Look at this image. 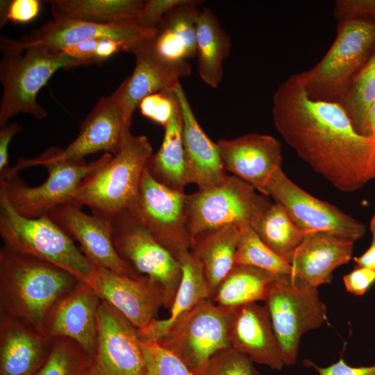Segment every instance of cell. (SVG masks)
Segmentation results:
<instances>
[{
    "label": "cell",
    "instance_id": "obj_1",
    "mask_svg": "<svg viewBox=\"0 0 375 375\" xmlns=\"http://www.w3.org/2000/svg\"><path fill=\"white\" fill-rule=\"evenodd\" d=\"M272 112L285 143L338 190L352 192L374 178V138L356 131L340 103L310 97L297 74L278 87Z\"/></svg>",
    "mask_w": 375,
    "mask_h": 375
},
{
    "label": "cell",
    "instance_id": "obj_13",
    "mask_svg": "<svg viewBox=\"0 0 375 375\" xmlns=\"http://www.w3.org/2000/svg\"><path fill=\"white\" fill-rule=\"evenodd\" d=\"M267 195L283 207L305 233H324L355 243L366 232L363 223L308 194L290 180L282 167L269 179Z\"/></svg>",
    "mask_w": 375,
    "mask_h": 375
},
{
    "label": "cell",
    "instance_id": "obj_18",
    "mask_svg": "<svg viewBox=\"0 0 375 375\" xmlns=\"http://www.w3.org/2000/svg\"><path fill=\"white\" fill-rule=\"evenodd\" d=\"M53 19L41 28L19 40L23 47L44 45L53 51L96 38H110L126 44H134L153 35L155 29L138 24H101L69 18L51 8Z\"/></svg>",
    "mask_w": 375,
    "mask_h": 375
},
{
    "label": "cell",
    "instance_id": "obj_44",
    "mask_svg": "<svg viewBox=\"0 0 375 375\" xmlns=\"http://www.w3.org/2000/svg\"><path fill=\"white\" fill-rule=\"evenodd\" d=\"M309 365L317 370L319 375H375V365L368 367H352L347 365L342 358L326 367H319L310 362Z\"/></svg>",
    "mask_w": 375,
    "mask_h": 375
},
{
    "label": "cell",
    "instance_id": "obj_16",
    "mask_svg": "<svg viewBox=\"0 0 375 375\" xmlns=\"http://www.w3.org/2000/svg\"><path fill=\"white\" fill-rule=\"evenodd\" d=\"M101 300L106 301L137 329L157 319L164 307V294L157 283L147 276L135 278L94 265L88 283Z\"/></svg>",
    "mask_w": 375,
    "mask_h": 375
},
{
    "label": "cell",
    "instance_id": "obj_17",
    "mask_svg": "<svg viewBox=\"0 0 375 375\" xmlns=\"http://www.w3.org/2000/svg\"><path fill=\"white\" fill-rule=\"evenodd\" d=\"M48 216L79 242L81 251L94 265L135 278L143 276L135 272L116 250L112 219L86 214L74 202L58 207Z\"/></svg>",
    "mask_w": 375,
    "mask_h": 375
},
{
    "label": "cell",
    "instance_id": "obj_2",
    "mask_svg": "<svg viewBox=\"0 0 375 375\" xmlns=\"http://www.w3.org/2000/svg\"><path fill=\"white\" fill-rule=\"evenodd\" d=\"M82 281L47 261L0 249V315L15 318L44 335L56 306Z\"/></svg>",
    "mask_w": 375,
    "mask_h": 375
},
{
    "label": "cell",
    "instance_id": "obj_8",
    "mask_svg": "<svg viewBox=\"0 0 375 375\" xmlns=\"http://www.w3.org/2000/svg\"><path fill=\"white\" fill-rule=\"evenodd\" d=\"M268 197L235 176H228L213 188L187 194L192 244L200 235L222 227H253L272 204Z\"/></svg>",
    "mask_w": 375,
    "mask_h": 375
},
{
    "label": "cell",
    "instance_id": "obj_33",
    "mask_svg": "<svg viewBox=\"0 0 375 375\" xmlns=\"http://www.w3.org/2000/svg\"><path fill=\"white\" fill-rule=\"evenodd\" d=\"M252 228L260 239L290 264L306 233L277 203H272Z\"/></svg>",
    "mask_w": 375,
    "mask_h": 375
},
{
    "label": "cell",
    "instance_id": "obj_40",
    "mask_svg": "<svg viewBox=\"0 0 375 375\" xmlns=\"http://www.w3.org/2000/svg\"><path fill=\"white\" fill-rule=\"evenodd\" d=\"M40 8L38 0L1 1V26L8 21L28 23L38 17Z\"/></svg>",
    "mask_w": 375,
    "mask_h": 375
},
{
    "label": "cell",
    "instance_id": "obj_19",
    "mask_svg": "<svg viewBox=\"0 0 375 375\" xmlns=\"http://www.w3.org/2000/svg\"><path fill=\"white\" fill-rule=\"evenodd\" d=\"M226 169L267 195V185L281 168L282 148L273 136L251 133L217 142ZM268 197V196H267Z\"/></svg>",
    "mask_w": 375,
    "mask_h": 375
},
{
    "label": "cell",
    "instance_id": "obj_11",
    "mask_svg": "<svg viewBox=\"0 0 375 375\" xmlns=\"http://www.w3.org/2000/svg\"><path fill=\"white\" fill-rule=\"evenodd\" d=\"M186 198L184 192L171 189L156 180L146 167L137 197L126 209L178 259L192 248Z\"/></svg>",
    "mask_w": 375,
    "mask_h": 375
},
{
    "label": "cell",
    "instance_id": "obj_27",
    "mask_svg": "<svg viewBox=\"0 0 375 375\" xmlns=\"http://www.w3.org/2000/svg\"><path fill=\"white\" fill-rule=\"evenodd\" d=\"M201 1L185 0L169 10L149 38L152 49L162 59L181 62L196 56V29Z\"/></svg>",
    "mask_w": 375,
    "mask_h": 375
},
{
    "label": "cell",
    "instance_id": "obj_14",
    "mask_svg": "<svg viewBox=\"0 0 375 375\" xmlns=\"http://www.w3.org/2000/svg\"><path fill=\"white\" fill-rule=\"evenodd\" d=\"M131 123L125 117L122 85L109 96L101 97L82 122L79 134L65 149L50 148L40 157L52 160L84 162L88 155L100 151L115 155Z\"/></svg>",
    "mask_w": 375,
    "mask_h": 375
},
{
    "label": "cell",
    "instance_id": "obj_25",
    "mask_svg": "<svg viewBox=\"0 0 375 375\" xmlns=\"http://www.w3.org/2000/svg\"><path fill=\"white\" fill-rule=\"evenodd\" d=\"M51 346V339L15 318L0 315V375H36Z\"/></svg>",
    "mask_w": 375,
    "mask_h": 375
},
{
    "label": "cell",
    "instance_id": "obj_43",
    "mask_svg": "<svg viewBox=\"0 0 375 375\" xmlns=\"http://www.w3.org/2000/svg\"><path fill=\"white\" fill-rule=\"evenodd\" d=\"M343 281L349 292L357 296L363 295L375 282V269L357 266L344 276Z\"/></svg>",
    "mask_w": 375,
    "mask_h": 375
},
{
    "label": "cell",
    "instance_id": "obj_20",
    "mask_svg": "<svg viewBox=\"0 0 375 375\" xmlns=\"http://www.w3.org/2000/svg\"><path fill=\"white\" fill-rule=\"evenodd\" d=\"M149 38L134 44L128 51L134 55L135 65L131 75L121 84L124 112L129 123L144 97L174 90L180 78L189 76L191 72L186 61L173 62L160 58L152 49Z\"/></svg>",
    "mask_w": 375,
    "mask_h": 375
},
{
    "label": "cell",
    "instance_id": "obj_6",
    "mask_svg": "<svg viewBox=\"0 0 375 375\" xmlns=\"http://www.w3.org/2000/svg\"><path fill=\"white\" fill-rule=\"evenodd\" d=\"M0 235L3 246L56 265L83 281H90L94 265L73 238L50 217L18 214L0 189Z\"/></svg>",
    "mask_w": 375,
    "mask_h": 375
},
{
    "label": "cell",
    "instance_id": "obj_3",
    "mask_svg": "<svg viewBox=\"0 0 375 375\" xmlns=\"http://www.w3.org/2000/svg\"><path fill=\"white\" fill-rule=\"evenodd\" d=\"M105 153L99 159L73 162L40 158H20L0 176V189L13 209L28 218L48 216L60 206L73 202L81 183L111 158Z\"/></svg>",
    "mask_w": 375,
    "mask_h": 375
},
{
    "label": "cell",
    "instance_id": "obj_12",
    "mask_svg": "<svg viewBox=\"0 0 375 375\" xmlns=\"http://www.w3.org/2000/svg\"><path fill=\"white\" fill-rule=\"evenodd\" d=\"M230 317V312L206 300L158 343L177 356L195 375H201L215 354L231 347Z\"/></svg>",
    "mask_w": 375,
    "mask_h": 375
},
{
    "label": "cell",
    "instance_id": "obj_48",
    "mask_svg": "<svg viewBox=\"0 0 375 375\" xmlns=\"http://www.w3.org/2000/svg\"><path fill=\"white\" fill-rule=\"evenodd\" d=\"M373 137H374V139H375V134H374V135ZM374 178H375V175H374Z\"/></svg>",
    "mask_w": 375,
    "mask_h": 375
},
{
    "label": "cell",
    "instance_id": "obj_34",
    "mask_svg": "<svg viewBox=\"0 0 375 375\" xmlns=\"http://www.w3.org/2000/svg\"><path fill=\"white\" fill-rule=\"evenodd\" d=\"M375 100V51L352 78L339 103L361 134L367 113Z\"/></svg>",
    "mask_w": 375,
    "mask_h": 375
},
{
    "label": "cell",
    "instance_id": "obj_37",
    "mask_svg": "<svg viewBox=\"0 0 375 375\" xmlns=\"http://www.w3.org/2000/svg\"><path fill=\"white\" fill-rule=\"evenodd\" d=\"M145 375H195L174 353L158 342L142 343Z\"/></svg>",
    "mask_w": 375,
    "mask_h": 375
},
{
    "label": "cell",
    "instance_id": "obj_5",
    "mask_svg": "<svg viewBox=\"0 0 375 375\" xmlns=\"http://www.w3.org/2000/svg\"><path fill=\"white\" fill-rule=\"evenodd\" d=\"M152 154L145 135L128 133L118 152L81 183L73 202L88 207L94 215L112 219L133 203Z\"/></svg>",
    "mask_w": 375,
    "mask_h": 375
},
{
    "label": "cell",
    "instance_id": "obj_4",
    "mask_svg": "<svg viewBox=\"0 0 375 375\" xmlns=\"http://www.w3.org/2000/svg\"><path fill=\"white\" fill-rule=\"evenodd\" d=\"M0 49L1 128L19 113L37 119L47 117V111L37 101L40 90L60 69L84 65L63 51H53L44 45L23 47L19 40L5 36L0 38Z\"/></svg>",
    "mask_w": 375,
    "mask_h": 375
},
{
    "label": "cell",
    "instance_id": "obj_32",
    "mask_svg": "<svg viewBox=\"0 0 375 375\" xmlns=\"http://www.w3.org/2000/svg\"><path fill=\"white\" fill-rule=\"evenodd\" d=\"M51 8L69 18L101 24H140L141 0H56Z\"/></svg>",
    "mask_w": 375,
    "mask_h": 375
},
{
    "label": "cell",
    "instance_id": "obj_38",
    "mask_svg": "<svg viewBox=\"0 0 375 375\" xmlns=\"http://www.w3.org/2000/svg\"><path fill=\"white\" fill-rule=\"evenodd\" d=\"M201 375H258L251 360L232 347L215 354Z\"/></svg>",
    "mask_w": 375,
    "mask_h": 375
},
{
    "label": "cell",
    "instance_id": "obj_21",
    "mask_svg": "<svg viewBox=\"0 0 375 375\" xmlns=\"http://www.w3.org/2000/svg\"><path fill=\"white\" fill-rule=\"evenodd\" d=\"M100 303L101 299L92 287L82 281L50 315L45 337L51 340L71 339L94 358L97 346Z\"/></svg>",
    "mask_w": 375,
    "mask_h": 375
},
{
    "label": "cell",
    "instance_id": "obj_24",
    "mask_svg": "<svg viewBox=\"0 0 375 375\" xmlns=\"http://www.w3.org/2000/svg\"><path fill=\"white\" fill-rule=\"evenodd\" d=\"M353 244L324 233H306L292 257L290 275L315 288L329 283L333 272L351 259Z\"/></svg>",
    "mask_w": 375,
    "mask_h": 375
},
{
    "label": "cell",
    "instance_id": "obj_42",
    "mask_svg": "<svg viewBox=\"0 0 375 375\" xmlns=\"http://www.w3.org/2000/svg\"><path fill=\"white\" fill-rule=\"evenodd\" d=\"M185 0H149L145 1L140 24L149 29H155L163 17L172 8Z\"/></svg>",
    "mask_w": 375,
    "mask_h": 375
},
{
    "label": "cell",
    "instance_id": "obj_45",
    "mask_svg": "<svg viewBox=\"0 0 375 375\" xmlns=\"http://www.w3.org/2000/svg\"><path fill=\"white\" fill-rule=\"evenodd\" d=\"M21 125L12 122L7 124L0 130V174L10 167L8 165V149L12 138L22 130Z\"/></svg>",
    "mask_w": 375,
    "mask_h": 375
},
{
    "label": "cell",
    "instance_id": "obj_9",
    "mask_svg": "<svg viewBox=\"0 0 375 375\" xmlns=\"http://www.w3.org/2000/svg\"><path fill=\"white\" fill-rule=\"evenodd\" d=\"M285 365H293L301 338L327 319L317 288L290 275L278 276L265 300Z\"/></svg>",
    "mask_w": 375,
    "mask_h": 375
},
{
    "label": "cell",
    "instance_id": "obj_39",
    "mask_svg": "<svg viewBox=\"0 0 375 375\" xmlns=\"http://www.w3.org/2000/svg\"><path fill=\"white\" fill-rule=\"evenodd\" d=\"M176 101L174 90L160 92L144 97L138 107L143 116L165 127L173 115Z\"/></svg>",
    "mask_w": 375,
    "mask_h": 375
},
{
    "label": "cell",
    "instance_id": "obj_15",
    "mask_svg": "<svg viewBox=\"0 0 375 375\" xmlns=\"http://www.w3.org/2000/svg\"><path fill=\"white\" fill-rule=\"evenodd\" d=\"M89 375H145L138 329L103 300L98 312L97 350Z\"/></svg>",
    "mask_w": 375,
    "mask_h": 375
},
{
    "label": "cell",
    "instance_id": "obj_29",
    "mask_svg": "<svg viewBox=\"0 0 375 375\" xmlns=\"http://www.w3.org/2000/svg\"><path fill=\"white\" fill-rule=\"evenodd\" d=\"M231 37L212 10H201L196 29L197 71L207 85L217 88L223 77V62L230 53Z\"/></svg>",
    "mask_w": 375,
    "mask_h": 375
},
{
    "label": "cell",
    "instance_id": "obj_47",
    "mask_svg": "<svg viewBox=\"0 0 375 375\" xmlns=\"http://www.w3.org/2000/svg\"><path fill=\"white\" fill-rule=\"evenodd\" d=\"M361 134L369 137H373L375 134V100L367 113Z\"/></svg>",
    "mask_w": 375,
    "mask_h": 375
},
{
    "label": "cell",
    "instance_id": "obj_22",
    "mask_svg": "<svg viewBox=\"0 0 375 375\" xmlns=\"http://www.w3.org/2000/svg\"><path fill=\"white\" fill-rule=\"evenodd\" d=\"M182 116V138L190 183L204 191L222 184L227 178L217 142L204 132L198 122L179 83L174 89Z\"/></svg>",
    "mask_w": 375,
    "mask_h": 375
},
{
    "label": "cell",
    "instance_id": "obj_46",
    "mask_svg": "<svg viewBox=\"0 0 375 375\" xmlns=\"http://www.w3.org/2000/svg\"><path fill=\"white\" fill-rule=\"evenodd\" d=\"M369 229L372 235L371 244L363 254L354 258V262L357 266L375 269V215L370 220Z\"/></svg>",
    "mask_w": 375,
    "mask_h": 375
},
{
    "label": "cell",
    "instance_id": "obj_26",
    "mask_svg": "<svg viewBox=\"0 0 375 375\" xmlns=\"http://www.w3.org/2000/svg\"><path fill=\"white\" fill-rule=\"evenodd\" d=\"M178 260L182 277L169 308V317L162 319H156L147 326L138 329L142 343L158 342L194 308L210 299L201 267L191 251L183 254Z\"/></svg>",
    "mask_w": 375,
    "mask_h": 375
},
{
    "label": "cell",
    "instance_id": "obj_30",
    "mask_svg": "<svg viewBox=\"0 0 375 375\" xmlns=\"http://www.w3.org/2000/svg\"><path fill=\"white\" fill-rule=\"evenodd\" d=\"M164 128L162 144L149 158L147 168L158 182L171 189L184 192L190 181L185 165L182 116L178 99L173 115Z\"/></svg>",
    "mask_w": 375,
    "mask_h": 375
},
{
    "label": "cell",
    "instance_id": "obj_28",
    "mask_svg": "<svg viewBox=\"0 0 375 375\" xmlns=\"http://www.w3.org/2000/svg\"><path fill=\"white\" fill-rule=\"evenodd\" d=\"M241 228L222 227L194 239L191 252L199 262L212 299L218 286L235 265Z\"/></svg>",
    "mask_w": 375,
    "mask_h": 375
},
{
    "label": "cell",
    "instance_id": "obj_31",
    "mask_svg": "<svg viewBox=\"0 0 375 375\" xmlns=\"http://www.w3.org/2000/svg\"><path fill=\"white\" fill-rule=\"evenodd\" d=\"M277 276L255 267L235 265L211 301L228 312L249 303L265 301Z\"/></svg>",
    "mask_w": 375,
    "mask_h": 375
},
{
    "label": "cell",
    "instance_id": "obj_23",
    "mask_svg": "<svg viewBox=\"0 0 375 375\" xmlns=\"http://www.w3.org/2000/svg\"><path fill=\"white\" fill-rule=\"evenodd\" d=\"M230 313L231 347L253 362L281 370L285 364L267 306L252 303Z\"/></svg>",
    "mask_w": 375,
    "mask_h": 375
},
{
    "label": "cell",
    "instance_id": "obj_41",
    "mask_svg": "<svg viewBox=\"0 0 375 375\" xmlns=\"http://www.w3.org/2000/svg\"><path fill=\"white\" fill-rule=\"evenodd\" d=\"M333 12L339 22L351 18L375 20V0H338Z\"/></svg>",
    "mask_w": 375,
    "mask_h": 375
},
{
    "label": "cell",
    "instance_id": "obj_10",
    "mask_svg": "<svg viewBox=\"0 0 375 375\" xmlns=\"http://www.w3.org/2000/svg\"><path fill=\"white\" fill-rule=\"evenodd\" d=\"M112 228L113 243L119 256L139 275L160 286L164 308L169 309L182 277L178 259L128 210L112 218Z\"/></svg>",
    "mask_w": 375,
    "mask_h": 375
},
{
    "label": "cell",
    "instance_id": "obj_7",
    "mask_svg": "<svg viewBox=\"0 0 375 375\" xmlns=\"http://www.w3.org/2000/svg\"><path fill=\"white\" fill-rule=\"evenodd\" d=\"M375 51V20L340 22L335 39L322 60L297 76L310 97L339 102L352 78Z\"/></svg>",
    "mask_w": 375,
    "mask_h": 375
},
{
    "label": "cell",
    "instance_id": "obj_36",
    "mask_svg": "<svg viewBox=\"0 0 375 375\" xmlns=\"http://www.w3.org/2000/svg\"><path fill=\"white\" fill-rule=\"evenodd\" d=\"M93 357L71 339H52L49 354L36 375H89Z\"/></svg>",
    "mask_w": 375,
    "mask_h": 375
},
{
    "label": "cell",
    "instance_id": "obj_35",
    "mask_svg": "<svg viewBox=\"0 0 375 375\" xmlns=\"http://www.w3.org/2000/svg\"><path fill=\"white\" fill-rule=\"evenodd\" d=\"M235 265L255 267L276 276L290 275V262L266 245L251 226L242 228L235 255Z\"/></svg>",
    "mask_w": 375,
    "mask_h": 375
}]
</instances>
